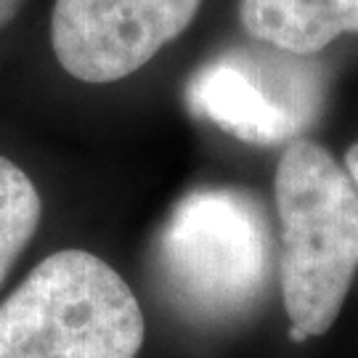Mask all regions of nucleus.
I'll return each mask as SVG.
<instances>
[{
  "label": "nucleus",
  "instance_id": "nucleus-1",
  "mask_svg": "<svg viewBox=\"0 0 358 358\" xmlns=\"http://www.w3.org/2000/svg\"><path fill=\"white\" fill-rule=\"evenodd\" d=\"M273 199L279 213V282L289 329L324 337L340 319L358 271V192L327 146H284Z\"/></svg>",
  "mask_w": 358,
  "mask_h": 358
},
{
  "label": "nucleus",
  "instance_id": "nucleus-2",
  "mask_svg": "<svg viewBox=\"0 0 358 358\" xmlns=\"http://www.w3.org/2000/svg\"><path fill=\"white\" fill-rule=\"evenodd\" d=\"M157 268L183 316L202 324L247 316L271 273V226L263 202L236 186L186 194L159 231Z\"/></svg>",
  "mask_w": 358,
  "mask_h": 358
},
{
  "label": "nucleus",
  "instance_id": "nucleus-3",
  "mask_svg": "<svg viewBox=\"0 0 358 358\" xmlns=\"http://www.w3.org/2000/svg\"><path fill=\"white\" fill-rule=\"evenodd\" d=\"M146 321L128 282L85 250H59L0 306V358H136Z\"/></svg>",
  "mask_w": 358,
  "mask_h": 358
},
{
  "label": "nucleus",
  "instance_id": "nucleus-4",
  "mask_svg": "<svg viewBox=\"0 0 358 358\" xmlns=\"http://www.w3.org/2000/svg\"><path fill=\"white\" fill-rule=\"evenodd\" d=\"M321 77L303 56L231 48L202 64L189 80L186 101L196 117L252 146L303 138L321 112Z\"/></svg>",
  "mask_w": 358,
  "mask_h": 358
},
{
  "label": "nucleus",
  "instance_id": "nucleus-5",
  "mask_svg": "<svg viewBox=\"0 0 358 358\" xmlns=\"http://www.w3.org/2000/svg\"><path fill=\"white\" fill-rule=\"evenodd\" d=\"M199 8L202 0H56L51 48L80 83H117L180 38Z\"/></svg>",
  "mask_w": 358,
  "mask_h": 358
},
{
  "label": "nucleus",
  "instance_id": "nucleus-6",
  "mask_svg": "<svg viewBox=\"0 0 358 358\" xmlns=\"http://www.w3.org/2000/svg\"><path fill=\"white\" fill-rule=\"evenodd\" d=\"M247 35L310 59L343 35H358V0H239Z\"/></svg>",
  "mask_w": 358,
  "mask_h": 358
},
{
  "label": "nucleus",
  "instance_id": "nucleus-7",
  "mask_svg": "<svg viewBox=\"0 0 358 358\" xmlns=\"http://www.w3.org/2000/svg\"><path fill=\"white\" fill-rule=\"evenodd\" d=\"M43 215L38 186L22 167L0 154V284L32 242Z\"/></svg>",
  "mask_w": 358,
  "mask_h": 358
},
{
  "label": "nucleus",
  "instance_id": "nucleus-8",
  "mask_svg": "<svg viewBox=\"0 0 358 358\" xmlns=\"http://www.w3.org/2000/svg\"><path fill=\"white\" fill-rule=\"evenodd\" d=\"M27 0H0V29L11 24L13 19L19 16V11L24 8Z\"/></svg>",
  "mask_w": 358,
  "mask_h": 358
},
{
  "label": "nucleus",
  "instance_id": "nucleus-9",
  "mask_svg": "<svg viewBox=\"0 0 358 358\" xmlns=\"http://www.w3.org/2000/svg\"><path fill=\"white\" fill-rule=\"evenodd\" d=\"M343 165H345L348 176H350V180H353V186H356V192H358V141H353L348 146Z\"/></svg>",
  "mask_w": 358,
  "mask_h": 358
}]
</instances>
